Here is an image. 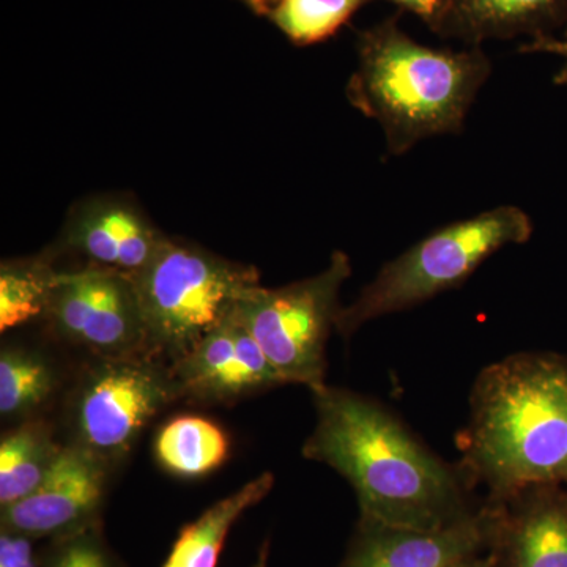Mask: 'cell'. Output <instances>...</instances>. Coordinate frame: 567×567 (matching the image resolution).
Wrapping results in <instances>:
<instances>
[{"instance_id": "obj_1", "label": "cell", "mask_w": 567, "mask_h": 567, "mask_svg": "<svg viewBox=\"0 0 567 567\" xmlns=\"http://www.w3.org/2000/svg\"><path fill=\"white\" fill-rule=\"evenodd\" d=\"M311 393L317 421L303 456L344 477L360 518L439 532L475 513L473 486L461 466L432 453L386 406L327 383Z\"/></svg>"}, {"instance_id": "obj_2", "label": "cell", "mask_w": 567, "mask_h": 567, "mask_svg": "<svg viewBox=\"0 0 567 567\" xmlns=\"http://www.w3.org/2000/svg\"><path fill=\"white\" fill-rule=\"evenodd\" d=\"M461 468L495 502L567 481V363L517 353L487 365L473 386Z\"/></svg>"}, {"instance_id": "obj_3", "label": "cell", "mask_w": 567, "mask_h": 567, "mask_svg": "<svg viewBox=\"0 0 567 567\" xmlns=\"http://www.w3.org/2000/svg\"><path fill=\"white\" fill-rule=\"evenodd\" d=\"M491 73L483 48L427 47L388 20L361 39L347 95L379 123L386 152L401 156L431 137L461 133Z\"/></svg>"}, {"instance_id": "obj_4", "label": "cell", "mask_w": 567, "mask_h": 567, "mask_svg": "<svg viewBox=\"0 0 567 567\" xmlns=\"http://www.w3.org/2000/svg\"><path fill=\"white\" fill-rule=\"evenodd\" d=\"M533 229L528 213L516 205H499L446 224L383 265L353 303L342 306L336 330L350 338L372 320L454 289L499 249L527 244Z\"/></svg>"}, {"instance_id": "obj_5", "label": "cell", "mask_w": 567, "mask_h": 567, "mask_svg": "<svg viewBox=\"0 0 567 567\" xmlns=\"http://www.w3.org/2000/svg\"><path fill=\"white\" fill-rule=\"evenodd\" d=\"M148 354L177 361L203 341L252 287L257 270L164 238L151 264L132 276Z\"/></svg>"}, {"instance_id": "obj_6", "label": "cell", "mask_w": 567, "mask_h": 567, "mask_svg": "<svg viewBox=\"0 0 567 567\" xmlns=\"http://www.w3.org/2000/svg\"><path fill=\"white\" fill-rule=\"evenodd\" d=\"M352 275L349 256L334 251L319 275L289 286H256L235 311L284 383L324 385L327 342L342 306L339 293Z\"/></svg>"}, {"instance_id": "obj_7", "label": "cell", "mask_w": 567, "mask_h": 567, "mask_svg": "<svg viewBox=\"0 0 567 567\" xmlns=\"http://www.w3.org/2000/svg\"><path fill=\"white\" fill-rule=\"evenodd\" d=\"M177 399L173 372L152 357L102 360L78 393L74 443L114 464L132 450L142 429Z\"/></svg>"}, {"instance_id": "obj_8", "label": "cell", "mask_w": 567, "mask_h": 567, "mask_svg": "<svg viewBox=\"0 0 567 567\" xmlns=\"http://www.w3.org/2000/svg\"><path fill=\"white\" fill-rule=\"evenodd\" d=\"M44 316L62 338L102 360L151 357L132 276L121 271H58Z\"/></svg>"}, {"instance_id": "obj_9", "label": "cell", "mask_w": 567, "mask_h": 567, "mask_svg": "<svg viewBox=\"0 0 567 567\" xmlns=\"http://www.w3.org/2000/svg\"><path fill=\"white\" fill-rule=\"evenodd\" d=\"M110 464L78 443L61 454L31 495L2 507V528L33 539H55L99 522Z\"/></svg>"}, {"instance_id": "obj_10", "label": "cell", "mask_w": 567, "mask_h": 567, "mask_svg": "<svg viewBox=\"0 0 567 567\" xmlns=\"http://www.w3.org/2000/svg\"><path fill=\"white\" fill-rule=\"evenodd\" d=\"M181 398L234 402L286 385L235 308L171 368Z\"/></svg>"}, {"instance_id": "obj_11", "label": "cell", "mask_w": 567, "mask_h": 567, "mask_svg": "<svg viewBox=\"0 0 567 567\" xmlns=\"http://www.w3.org/2000/svg\"><path fill=\"white\" fill-rule=\"evenodd\" d=\"M499 507L494 499L439 532L358 522L341 567H450L491 548Z\"/></svg>"}, {"instance_id": "obj_12", "label": "cell", "mask_w": 567, "mask_h": 567, "mask_svg": "<svg viewBox=\"0 0 567 567\" xmlns=\"http://www.w3.org/2000/svg\"><path fill=\"white\" fill-rule=\"evenodd\" d=\"M496 503L498 522L488 548L495 567H567L565 492L533 487Z\"/></svg>"}, {"instance_id": "obj_13", "label": "cell", "mask_w": 567, "mask_h": 567, "mask_svg": "<svg viewBox=\"0 0 567 567\" xmlns=\"http://www.w3.org/2000/svg\"><path fill=\"white\" fill-rule=\"evenodd\" d=\"M164 235L126 200H92L71 216L65 244L95 267L134 276L144 270Z\"/></svg>"}, {"instance_id": "obj_14", "label": "cell", "mask_w": 567, "mask_h": 567, "mask_svg": "<svg viewBox=\"0 0 567 567\" xmlns=\"http://www.w3.org/2000/svg\"><path fill=\"white\" fill-rule=\"evenodd\" d=\"M567 18V0H445L432 31L483 47L491 40L548 35Z\"/></svg>"}, {"instance_id": "obj_15", "label": "cell", "mask_w": 567, "mask_h": 567, "mask_svg": "<svg viewBox=\"0 0 567 567\" xmlns=\"http://www.w3.org/2000/svg\"><path fill=\"white\" fill-rule=\"evenodd\" d=\"M275 477L264 473L251 483L226 496L182 528L163 567H216L221 557L224 543L246 511L270 494Z\"/></svg>"}, {"instance_id": "obj_16", "label": "cell", "mask_w": 567, "mask_h": 567, "mask_svg": "<svg viewBox=\"0 0 567 567\" xmlns=\"http://www.w3.org/2000/svg\"><path fill=\"white\" fill-rule=\"evenodd\" d=\"M229 436L221 425L196 415L174 417L159 429L153 443L159 466L185 480L210 475L229 457Z\"/></svg>"}, {"instance_id": "obj_17", "label": "cell", "mask_w": 567, "mask_h": 567, "mask_svg": "<svg viewBox=\"0 0 567 567\" xmlns=\"http://www.w3.org/2000/svg\"><path fill=\"white\" fill-rule=\"evenodd\" d=\"M62 446L50 425L29 420L2 436L0 443V507L31 495L54 465Z\"/></svg>"}, {"instance_id": "obj_18", "label": "cell", "mask_w": 567, "mask_h": 567, "mask_svg": "<svg viewBox=\"0 0 567 567\" xmlns=\"http://www.w3.org/2000/svg\"><path fill=\"white\" fill-rule=\"evenodd\" d=\"M58 377L41 354L3 349L0 354V413L3 417L31 415L54 394Z\"/></svg>"}, {"instance_id": "obj_19", "label": "cell", "mask_w": 567, "mask_h": 567, "mask_svg": "<svg viewBox=\"0 0 567 567\" xmlns=\"http://www.w3.org/2000/svg\"><path fill=\"white\" fill-rule=\"evenodd\" d=\"M58 271L44 264H3L0 270V331L47 315Z\"/></svg>"}, {"instance_id": "obj_20", "label": "cell", "mask_w": 567, "mask_h": 567, "mask_svg": "<svg viewBox=\"0 0 567 567\" xmlns=\"http://www.w3.org/2000/svg\"><path fill=\"white\" fill-rule=\"evenodd\" d=\"M368 0H276V25L298 44H311L333 35Z\"/></svg>"}, {"instance_id": "obj_21", "label": "cell", "mask_w": 567, "mask_h": 567, "mask_svg": "<svg viewBox=\"0 0 567 567\" xmlns=\"http://www.w3.org/2000/svg\"><path fill=\"white\" fill-rule=\"evenodd\" d=\"M43 567H118L104 543L99 522L52 539Z\"/></svg>"}, {"instance_id": "obj_22", "label": "cell", "mask_w": 567, "mask_h": 567, "mask_svg": "<svg viewBox=\"0 0 567 567\" xmlns=\"http://www.w3.org/2000/svg\"><path fill=\"white\" fill-rule=\"evenodd\" d=\"M33 537L2 528L0 533V567H43V557L35 550Z\"/></svg>"}, {"instance_id": "obj_23", "label": "cell", "mask_w": 567, "mask_h": 567, "mask_svg": "<svg viewBox=\"0 0 567 567\" xmlns=\"http://www.w3.org/2000/svg\"><path fill=\"white\" fill-rule=\"evenodd\" d=\"M524 54H551L561 59V65L554 76V84L567 87V32L563 37L543 35L522 44Z\"/></svg>"}, {"instance_id": "obj_24", "label": "cell", "mask_w": 567, "mask_h": 567, "mask_svg": "<svg viewBox=\"0 0 567 567\" xmlns=\"http://www.w3.org/2000/svg\"><path fill=\"white\" fill-rule=\"evenodd\" d=\"M390 2L410 11V13L416 14L417 18H421L431 28L436 18H439L445 0H390Z\"/></svg>"}, {"instance_id": "obj_25", "label": "cell", "mask_w": 567, "mask_h": 567, "mask_svg": "<svg viewBox=\"0 0 567 567\" xmlns=\"http://www.w3.org/2000/svg\"><path fill=\"white\" fill-rule=\"evenodd\" d=\"M450 567H495V557L491 550L483 551V554L472 555L461 559V561L454 563Z\"/></svg>"}, {"instance_id": "obj_26", "label": "cell", "mask_w": 567, "mask_h": 567, "mask_svg": "<svg viewBox=\"0 0 567 567\" xmlns=\"http://www.w3.org/2000/svg\"><path fill=\"white\" fill-rule=\"evenodd\" d=\"M252 3L254 9L259 11H267L274 9L276 0H249Z\"/></svg>"}, {"instance_id": "obj_27", "label": "cell", "mask_w": 567, "mask_h": 567, "mask_svg": "<svg viewBox=\"0 0 567 567\" xmlns=\"http://www.w3.org/2000/svg\"><path fill=\"white\" fill-rule=\"evenodd\" d=\"M267 546L262 548V551H260V558L259 561H257V565L254 567H267Z\"/></svg>"}]
</instances>
